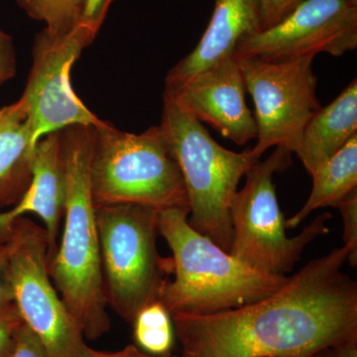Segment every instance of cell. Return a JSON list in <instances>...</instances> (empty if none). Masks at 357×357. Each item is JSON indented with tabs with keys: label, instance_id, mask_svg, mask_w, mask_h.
<instances>
[{
	"label": "cell",
	"instance_id": "cell-9",
	"mask_svg": "<svg viewBox=\"0 0 357 357\" xmlns=\"http://www.w3.org/2000/svg\"><path fill=\"white\" fill-rule=\"evenodd\" d=\"M20 241L9 257L6 281L21 319L50 357H81L86 344L48 272L44 229L20 218Z\"/></svg>",
	"mask_w": 357,
	"mask_h": 357
},
{
	"label": "cell",
	"instance_id": "cell-25",
	"mask_svg": "<svg viewBox=\"0 0 357 357\" xmlns=\"http://www.w3.org/2000/svg\"><path fill=\"white\" fill-rule=\"evenodd\" d=\"M16 61L10 37L0 30V86L15 75Z\"/></svg>",
	"mask_w": 357,
	"mask_h": 357
},
{
	"label": "cell",
	"instance_id": "cell-27",
	"mask_svg": "<svg viewBox=\"0 0 357 357\" xmlns=\"http://www.w3.org/2000/svg\"><path fill=\"white\" fill-rule=\"evenodd\" d=\"M81 357H157L141 351L136 345H128L126 349L116 352H102L96 351L86 344Z\"/></svg>",
	"mask_w": 357,
	"mask_h": 357
},
{
	"label": "cell",
	"instance_id": "cell-10",
	"mask_svg": "<svg viewBox=\"0 0 357 357\" xmlns=\"http://www.w3.org/2000/svg\"><path fill=\"white\" fill-rule=\"evenodd\" d=\"M100 24L82 20L62 36L41 33L33 49V66L24 93L33 150L45 136L74 126L102 123L77 98L70 84V70L84 48L96 38ZM30 159V158H29Z\"/></svg>",
	"mask_w": 357,
	"mask_h": 357
},
{
	"label": "cell",
	"instance_id": "cell-21",
	"mask_svg": "<svg viewBox=\"0 0 357 357\" xmlns=\"http://www.w3.org/2000/svg\"><path fill=\"white\" fill-rule=\"evenodd\" d=\"M344 220V241L349 248V261L351 266L357 264V190L337 204Z\"/></svg>",
	"mask_w": 357,
	"mask_h": 357
},
{
	"label": "cell",
	"instance_id": "cell-19",
	"mask_svg": "<svg viewBox=\"0 0 357 357\" xmlns=\"http://www.w3.org/2000/svg\"><path fill=\"white\" fill-rule=\"evenodd\" d=\"M86 0H20L21 6L35 20L43 21L45 31L62 36L82 20Z\"/></svg>",
	"mask_w": 357,
	"mask_h": 357
},
{
	"label": "cell",
	"instance_id": "cell-5",
	"mask_svg": "<svg viewBox=\"0 0 357 357\" xmlns=\"http://www.w3.org/2000/svg\"><path fill=\"white\" fill-rule=\"evenodd\" d=\"M89 180L96 208L132 204L190 211L182 174L160 126L141 134L103 121L95 126Z\"/></svg>",
	"mask_w": 357,
	"mask_h": 357
},
{
	"label": "cell",
	"instance_id": "cell-4",
	"mask_svg": "<svg viewBox=\"0 0 357 357\" xmlns=\"http://www.w3.org/2000/svg\"><path fill=\"white\" fill-rule=\"evenodd\" d=\"M160 128L184 180L190 225L229 253L232 201L241 178L260 159L251 149L234 152L222 147L202 122L166 96Z\"/></svg>",
	"mask_w": 357,
	"mask_h": 357
},
{
	"label": "cell",
	"instance_id": "cell-7",
	"mask_svg": "<svg viewBox=\"0 0 357 357\" xmlns=\"http://www.w3.org/2000/svg\"><path fill=\"white\" fill-rule=\"evenodd\" d=\"M292 152L275 147L267 159L258 161L245 174V184L237 191L230 208L232 241L229 253L246 266L270 275L292 271L305 248L328 232V213L314 218L297 236H286V220L277 199L275 174L292 165Z\"/></svg>",
	"mask_w": 357,
	"mask_h": 357
},
{
	"label": "cell",
	"instance_id": "cell-14",
	"mask_svg": "<svg viewBox=\"0 0 357 357\" xmlns=\"http://www.w3.org/2000/svg\"><path fill=\"white\" fill-rule=\"evenodd\" d=\"M259 0H215L208 28L196 48L169 70L166 86H177L234 56L237 44L261 31Z\"/></svg>",
	"mask_w": 357,
	"mask_h": 357
},
{
	"label": "cell",
	"instance_id": "cell-13",
	"mask_svg": "<svg viewBox=\"0 0 357 357\" xmlns=\"http://www.w3.org/2000/svg\"><path fill=\"white\" fill-rule=\"evenodd\" d=\"M30 182L20 203L0 213V229H9L25 213L38 215L45 223L48 241V262L57 251L61 220L64 215L65 175L61 131L45 136L37 143L29 164Z\"/></svg>",
	"mask_w": 357,
	"mask_h": 357
},
{
	"label": "cell",
	"instance_id": "cell-20",
	"mask_svg": "<svg viewBox=\"0 0 357 357\" xmlns=\"http://www.w3.org/2000/svg\"><path fill=\"white\" fill-rule=\"evenodd\" d=\"M20 218L15 220L9 229H0V312L13 304L4 273L9 257L20 241Z\"/></svg>",
	"mask_w": 357,
	"mask_h": 357
},
{
	"label": "cell",
	"instance_id": "cell-6",
	"mask_svg": "<svg viewBox=\"0 0 357 357\" xmlns=\"http://www.w3.org/2000/svg\"><path fill=\"white\" fill-rule=\"evenodd\" d=\"M159 213L132 204L96 208L107 304L130 324L142 307L159 301L173 274L172 257L157 249Z\"/></svg>",
	"mask_w": 357,
	"mask_h": 357
},
{
	"label": "cell",
	"instance_id": "cell-15",
	"mask_svg": "<svg viewBox=\"0 0 357 357\" xmlns=\"http://www.w3.org/2000/svg\"><path fill=\"white\" fill-rule=\"evenodd\" d=\"M357 135V79L326 107H321L303 131L296 154L310 175Z\"/></svg>",
	"mask_w": 357,
	"mask_h": 357
},
{
	"label": "cell",
	"instance_id": "cell-2",
	"mask_svg": "<svg viewBox=\"0 0 357 357\" xmlns=\"http://www.w3.org/2000/svg\"><path fill=\"white\" fill-rule=\"evenodd\" d=\"M95 126L61 130L65 175V223L48 272L61 299L84 337L96 340L109 332L110 319L103 281L96 206L89 165Z\"/></svg>",
	"mask_w": 357,
	"mask_h": 357
},
{
	"label": "cell",
	"instance_id": "cell-24",
	"mask_svg": "<svg viewBox=\"0 0 357 357\" xmlns=\"http://www.w3.org/2000/svg\"><path fill=\"white\" fill-rule=\"evenodd\" d=\"M304 0H259L262 29H268L283 20Z\"/></svg>",
	"mask_w": 357,
	"mask_h": 357
},
{
	"label": "cell",
	"instance_id": "cell-1",
	"mask_svg": "<svg viewBox=\"0 0 357 357\" xmlns=\"http://www.w3.org/2000/svg\"><path fill=\"white\" fill-rule=\"evenodd\" d=\"M349 248L305 265L277 292L229 311L171 314L181 357H312L357 342V284L342 271Z\"/></svg>",
	"mask_w": 357,
	"mask_h": 357
},
{
	"label": "cell",
	"instance_id": "cell-28",
	"mask_svg": "<svg viewBox=\"0 0 357 357\" xmlns=\"http://www.w3.org/2000/svg\"><path fill=\"white\" fill-rule=\"evenodd\" d=\"M331 351L333 357H357V342L335 345Z\"/></svg>",
	"mask_w": 357,
	"mask_h": 357
},
{
	"label": "cell",
	"instance_id": "cell-30",
	"mask_svg": "<svg viewBox=\"0 0 357 357\" xmlns=\"http://www.w3.org/2000/svg\"><path fill=\"white\" fill-rule=\"evenodd\" d=\"M162 357H178L177 356H173L172 354H167V356H162Z\"/></svg>",
	"mask_w": 357,
	"mask_h": 357
},
{
	"label": "cell",
	"instance_id": "cell-11",
	"mask_svg": "<svg viewBox=\"0 0 357 357\" xmlns=\"http://www.w3.org/2000/svg\"><path fill=\"white\" fill-rule=\"evenodd\" d=\"M357 47V0H304L276 25L244 37L236 59L279 62L326 53L340 57Z\"/></svg>",
	"mask_w": 357,
	"mask_h": 357
},
{
	"label": "cell",
	"instance_id": "cell-17",
	"mask_svg": "<svg viewBox=\"0 0 357 357\" xmlns=\"http://www.w3.org/2000/svg\"><path fill=\"white\" fill-rule=\"evenodd\" d=\"M31 129L25 102L21 98L0 109V180L20 166L29 172Z\"/></svg>",
	"mask_w": 357,
	"mask_h": 357
},
{
	"label": "cell",
	"instance_id": "cell-29",
	"mask_svg": "<svg viewBox=\"0 0 357 357\" xmlns=\"http://www.w3.org/2000/svg\"><path fill=\"white\" fill-rule=\"evenodd\" d=\"M312 357H333L332 351L331 349H324V351L318 352V354H314Z\"/></svg>",
	"mask_w": 357,
	"mask_h": 357
},
{
	"label": "cell",
	"instance_id": "cell-23",
	"mask_svg": "<svg viewBox=\"0 0 357 357\" xmlns=\"http://www.w3.org/2000/svg\"><path fill=\"white\" fill-rule=\"evenodd\" d=\"M6 357H50L40 338L23 324L16 335L13 351Z\"/></svg>",
	"mask_w": 357,
	"mask_h": 357
},
{
	"label": "cell",
	"instance_id": "cell-31",
	"mask_svg": "<svg viewBox=\"0 0 357 357\" xmlns=\"http://www.w3.org/2000/svg\"><path fill=\"white\" fill-rule=\"evenodd\" d=\"M270 357H277V356H270Z\"/></svg>",
	"mask_w": 357,
	"mask_h": 357
},
{
	"label": "cell",
	"instance_id": "cell-26",
	"mask_svg": "<svg viewBox=\"0 0 357 357\" xmlns=\"http://www.w3.org/2000/svg\"><path fill=\"white\" fill-rule=\"evenodd\" d=\"M114 0H86L83 20L102 24L107 8Z\"/></svg>",
	"mask_w": 357,
	"mask_h": 357
},
{
	"label": "cell",
	"instance_id": "cell-3",
	"mask_svg": "<svg viewBox=\"0 0 357 357\" xmlns=\"http://www.w3.org/2000/svg\"><path fill=\"white\" fill-rule=\"evenodd\" d=\"M188 208L159 213V234L172 250L175 278L159 301L170 314L204 316L252 304L271 295L289 277L256 271L192 229Z\"/></svg>",
	"mask_w": 357,
	"mask_h": 357
},
{
	"label": "cell",
	"instance_id": "cell-16",
	"mask_svg": "<svg viewBox=\"0 0 357 357\" xmlns=\"http://www.w3.org/2000/svg\"><path fill=\"white\" fill-rule=\"evenodd\" d=\"M312 188L307 203L286 220L287 229H295L318 208H337L342 199L357 190V135L326 161L312 175Z\"/></svg>",
	"mask_w": 357,
	"mask_h": 357
},
{
	"label": "cell",
	"instance_id": "cell-18",
	"mask_svg": "<svg viewBox=\"0 0 357 357\" xmlns=\"http://www.w3.org/2000/svg\"><path fill=\"white\" fill-rule=\"evenodd\" d=\"M136 347L151 356L170 354L175 342L172 316L160 301L142 307L132 321Z\"/></svg>",
	"mask_w": 357,
	"mask_h": 357
},
{
	"label": "cell",
	"instance_id": "cell-12",
	"mask_svg": "<svg viewBox=\"0 0 357 357\" xmlns=\"http://www.w3.org/2000/svg\"><path fill=\"white\" fill-rule=\"evenodd\" d=\"M246 86L238 61L230 56L177 86L164 96L199 122H206L236 144L255 139L257 128L245 100Z\"/></svg>",
	"mask_w": 357,
	"mask_h": 357
},
{
	"label": "cell",
	"instance_id": "cell-22",
	"mask_svg": "<svg viewBox=\"0 0 357 357\" xmlns=\"http://www.w3.org/2000/svg\"><path fill=\"white\" fill-rule=\"evenodd\" d=\"M23 324L14 303L0 312V357H6L13 351L16 335Z\"/></svg>",
	"mask_w": 357,
	"mask_h": 357
},
{
	"label": "cell",
	"instance_id": "cell-8",
	"mask_svg": "<svg viewBox=\"0 0 357 357\" xmlns=\"http://www.w3.org/2000/svg\"><path fill=\"white\" fill-rule=\"evenodd\" d=\"M314 57L279 62L236 58L255 105L257 143L251 150L258 158L272 147L296 153L307 122L321 109Z\"/></svg>",
	"mask_w": 357,
	"mask_h": 357
}]
</instances>
